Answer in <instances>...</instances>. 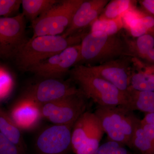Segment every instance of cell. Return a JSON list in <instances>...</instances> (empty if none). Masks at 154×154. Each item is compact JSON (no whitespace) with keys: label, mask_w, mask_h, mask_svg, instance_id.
<instances>
[{"label":"cell","mask_w":154,"mask_h":154,"mask_svg":"<svg viewBox=\"0 0 154 154\" xmlns=\"http://www.w3.org/2000/svg\"><path fill=\"white\" fill-rule=\"evenodd\" d=\"M126 30L131 36L135 38L146 34L154 36V17L145 13L132 22Z\"/></svg>","instance_id":"cell-21"},{"label":"cell","mask_w":154,"mask_h":154,"mask_svg":"<svg viewBox=\"0 0 154 154\" xmlns=\"http://www.w3.org/2000/svg\"><path fill=\"white\" fill-rule=\"evenodd\" d=\"M0 57H4L2 44L1 40V35H0Z\"/></svg>","instance_id":"cell-31"},{"label":"cell","mask_w":154,"mask_h":154,"mask_svg":"<svg viewBox=\"0 0 154 154\" xmlns=\"http://www.w3.org/2000/svg\"><path fill=\"white\" fill-rule=\"evenodd\" d=\"M72 128L56 125L45 127L35 137L33 154H70Z\"/></svg>","instance_id":"cell-8"},{"label":"cell","mask_w":154,"mask_h":154,"mask_svg":"<svg viewBox=\"0 0 154 154\" xmlns=\"http://www.w3.org/2000/svg\"><path fill=\"white\" fill-rule=\"evenodd\" d=\"M94 113L86 111L75 122L72 131V151L75 154H94L104 135Z\"/></svg>","instance_id":"cell-7"},{"label":"cell","mask_w":154,"mask_h":154,"mask_svg":"<svg viewBox=\"0 0 154 154\" xmlns=\"http://www.w3.org/2000/svg\"><path fill=\"white\" fill-rule=\"evenodd\" d=\"M80 91L40 106L42 118L53 125L73 126L81 115L86 112L88 101Z\"/></svg>","instance_id":"cell-6"},{"label":"cell","mask_w":154,"mask_h":154,"mask_svg":"<svg viewBox=\"0 0 154 154\" xmlns=\"http://www.w3.org/2000/svg\"><path fill=\"white\" fill-rule=\"evenodd\" d=\"M123 28L121 17L113 19H97L91 25V32H101L108 35L117 34Z\"/></svg>","instance_id":"cell-23"},{"label":"cell","mask_w":154,"mask_h":154,"mask_svg":"<svg viewBox=\"0 0 154 154\" xmlns=\"http://www.w3.org/2000/svg\"><path fill=\"white\" fill-rule=\"evenodd\" d=\"M125 56H128L125 38L117 34L108 35L90 31L80 43L79 58L76 65H98Z\"/></svg>","instance_id":"cell-3"},{"label":"cell","mask_w":154,"mask_h":154,"mask_svg":"<svg viewBox=\"0 0 154 154\" xmlns=\"http://www.w3.org/2000/svg\"><path fill=\"white\" fill-rule=\"evenodd\" d=\"M125 146L117 142L108 140L99 146L94 154H133Z\"/></svg>","instance_id":"cell-24"},{"label":"cell","mask_w":154,"mask_h":154,"mask_svg":"<svg viewBox=\"0 0 154 154\" xmlns=\"http://www.w3.org/2000/svg\"><path fill=\"white\" fill-rule=\"evenodd\" d=\"M69 73L86 98L92 99L98 106H125L127 108L129 106V93L122 92L95 74L88 66H75Z\"/></svg>","instance_id":"cell-2"},{"label":"cell","mask_w":154,"mask_h":154,"mask_svg":"<svg viewBox=\"0 0 154 154\" xmlns=\"http://www.w3.org/2000/svg\"><path fill=\"white\" fill-rule=\"evenodd\" d=\"M26 88L22 95L41 106L81 91L61 79H41Z\"/></svg>","instance_id":"cell-9"},{"label":"cell","mask_w":154,"mask_h":154,"mask_svg":"<svg viewBox=\"0 0 154 154\" xmlns=\"http://www.w3.org/2000/svg\"><path fill=\"white\" fill-rule=\"evenodd\" d=\"M58 0H22V14L31 22L57 4Z\"/></svg>","instance_id":"cell-17"},{"label":"cell","mask_w":154,"mask_h":154,"mask_svg":"<svg viewBox=\"0 0 154 154\" xmlns=\"http://www.w3.org/2000/svg\"><path fill=\"white\" fill-rule=\"evenodd\" d=\"M136 1L113 0L109 2L99 16L100 19H113L121 17L124 13L136 7Z\"/></svg>","instance_id":"cell-20"},{"label":"cell","mask_w":154,"mask_h":154,"mask_svg":"<svg viewBox=\"0 0 154 154\" xmlns=\"http://www.w3.org/2000/svg\"><path fill=\"white\" fill-rule=\"evenodd\" d=\"M87 33L79 32L66 37L62 35L31 37L22 45L13 58L20 70L28 72L42 61L80 44Z\"/></svg>","instance_id":"cell-1"},{"label":"cell","mask_w":154,"mask_h":154,"mask_svg":"<svg viewBox=\"0 0 154 154\" xmlns=\"http://www.w3.org/2000/svg\"><path fill=\"white\" fill-rule=\"evenodd\" d=\"M152 70L131 71L130 88L137 91L154 92V71Z\"/></svg>","instance_id":"cell-19"},{"label":"cell","mask_w":154,"mask_h":154,"mask_svg":"<svg viewBox=\"0 0 154 154\" xmlns=\"http://www.w3.org/2000/svg\"><path fill=\"white\" fill-rule=\"evenodd\" d=\"M120 57L98 65L88 66L95 74L128 93L131 71L129 57Z\"/></svg>","instance_id":"cell-12"},{"label":"cell","mask_w":154,"mask_h":154,"mask_svg":"<svg viewBox=\"0 0 154 154\" xmlns=\"http://www.w3.org/2000/svg\"><path fill=\"white\" fill-rule=\"evenodd\" d=\"M136 38L134 40L125 38L128 56L144 59L148 53L154 48V36L146 34Z\"/></svg>","instance_id":"cell-18"},{"label":"cell","mask_w":154,"mask_h":154,"mask_svg":"<svg viewBox=\"0 0 154 154\" xmlns=\"http://www.w3.org/2000/svg\"><path fill=\"white\" fill-rule=\"evenodd\" d=\"M0 154H28L0 132Z\"/></svg>","instance_id":"cell-26"},{"label":"cell","mask_w":154,"mask_h":154,"mask_svg":"<svg viewBox=\"0 0 154 154\" xmlns=\"http://www.w3.org/2000/svg\"><path fill=\"white\" fill-rule=\"evenodd\" d=\"M22 0H0V18L12 17L19 10Z\"/></svg>","instance_id":"cell-25"},{"label":"cell","mask_w":154,"mask_h":154,"mask_svg":"<svg viewBox=\"0 0 154 154\" xmlns=\"http://www.w3.org/2000/svg\"><path fill=\"white\" fill-rule=\"evenodd\" d=\"M84 0L60 1L31 22L32 37L61 35L70 25L76 11Z\"/></svg>","instance_id":"cell-5"},{"label":"cell","mask_w":154,"mask_h":154,"mask_svg":"<svg viewBox=\"0 0 154 154\" xmlns=\"http://www.w3.org/2000/svg\"><path fill=\"white\" fill-rule=\"evenodd\" d=\"M25 19L22 13L12 17L0 18V35L4 57L13 58L28 40L25 35Z\"/></svg>","instance_id":"cell-11"},{"label":"cell","mask_w":154,"mask_h":154,"mask_svg":"<svg viewBox=\"0 0 154 154\" xmlns=\"http://www.w3.org/2000/svg\"><path fill=\"white\" fill-rule=\"evenodd\" d=\"M143 60L146 61L149 63H150L154 66V48L151 50Z\"/></svg>","instance_id":"cell-29"},{"label":"cell","mask_w":154,"mask_h":154,"mask_svg":"<svg viewBox=\"0 0 154 154\" xmlns=\"http://www.w3.org/2000/svg\"><path fill=\"white\" fill-rule=\"evenodd\" d=\"M143 121L154 128V113H146Z\"/></svg>","instance_id":"cell-30"},{"label":"cell","mask_w":154,"mask_h":154,"mask_svg":"<svg viewBox=\"0 0 154 154\" xmlns=\"http://www.w3.org/2000/svg\"><path fill=\"white\" fill-rule=\"evenodd\" d=\"M109 2L108 0H84L63 36L66 37L72 36L81 29L91 25L99 18Z\"/></svg>","instance_id":"cell-14"},{"label":"cell","mask_w":154,"mask_h":154,"mask_svg":"<svg viewBox=\"0 0 154 154\" xmlns=\"http://www.w3.org/2000/svg\"><path fill=\"white\" fill-rule=\"evenodd\" d=\"M129 147L135 149L141 154H154V146L145 133L140 120L135 127Z\"/></svg>","instance_id":"cell-22"},{"label":"cell","mask_w":154,"mask_h":154,"mask_svg":"<svg viewBox=\"0 0 154 154\" xmlns=\"http://www.w3.org/2000/svg\"><path fill=\"white\" fill-rule=\"evenodd\" d=\"M128 109L139 110L146 113H154V92L137 91L129 88Z\"/></svg>","instance_id":"cell-16"},{"label":"cell","mask_w":154,"mask_h":154,"mask_svg":"<svg viewBox=\"0 0 154 154\" xmlns=\"http://www.w3.org/2000/svg\"><path fill=\"white\" fill-rule=\"evenodd\" d=\"M140 2L146 13L154 17V0H143Z\"/></svg>","instance_id":"cell-28"},{"label":"cell","mask_w":154,"mask_h":154,"mask_svg":"<svg viewBox=\"0 0 154 154\" xmlns=\"http://www.w3.org/2000/svg\"><path fill=\"white\" fill-rule=\"evenodd\" d=\"M8 113L22 131L34 129L42 119L40 105L22 96L14 103Z\"/></svg>","instance_id":"cell-13"},{"label":"cell","mask_w":154,"mask_h":154,"mask_svg":"<svg viewBox=\"0 0 154 154\" xmlns=\"http://www.w3.org/2000/svg\"><path fill=\"white\" fill-rule=\"evenodd\" d=\"M133 111L125 106L104 107L97 105L94 113L99 119L108 140L130 147L136 125L140 120Z\"/></svg>","instance_id":"cell-4"},{"label":"cell","mask_w":154,"mask_h":154,"mask_svg":"<svg viewBox=\"0 0 154 154\" xmlns=\"http://www.w3.org/2000/svg\"><path fill=\"white\" fill-rule=\"evenodd\" d=\"M80 44L68 48L32 67L28 72L41 79L61 78L78 63Z\"/></svg>","instance_id":"cell-10"},{"label":"cell","mask_w":154,"mask_h":154,"mask_svg":"<svg viewBox=\"0 0 154 154\" xmlns=\"http://www.w3.org/2000/svg\"><path fill=\"white\" fill-rule=\"evenodd\" d=\"M141 125L146 135L149 138L154 146V128L152 125L142 120Z\"/></svg>","instance_id":"cell-27"},{"label":"cell","mask_w":154,"mask_h":154,"mask_svg":"<svg viewBox=\"0 0 154 154\" xmlns=\"http://www.w3.org/2000/svg\"><path fill=\"white\" fill-rule=\"evenodd\" d=\"M0 132L28 153L22 131L14 122L8 112L0 107Z\"/></svg>","instance_id":"cell-15"}]
</instances>
